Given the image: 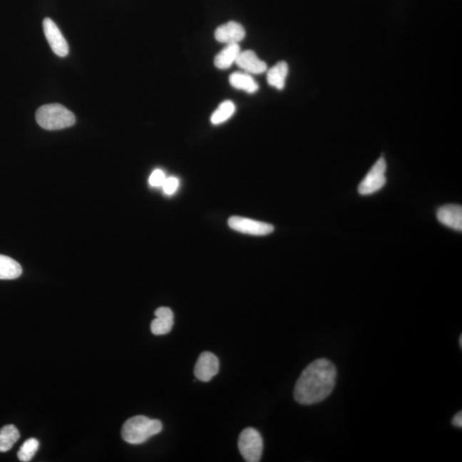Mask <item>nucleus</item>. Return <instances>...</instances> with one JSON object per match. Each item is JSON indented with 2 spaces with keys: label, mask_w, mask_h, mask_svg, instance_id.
Returning <instances> with one entry per match:
<instances>
[{
  "label": "nucleus",
  "mask_w": 462,
  "mask_h": 462,
  "mask_svg": "<svg viewBox=\"0 0 462 462\" xmlns=\"http://www.w3.org/2000/svg\"><path fill=\"white\" fill-rule=\"evenodd\" d=\"M337 368L327 359L312 361L302 371L294 386L295 401L302 405L319 404L335 388Z\"/></svg>",
  "instance_id": "f257e3e1"
},
{
  "label": "nucleus",
  "mask_w": 462,
  "mask_h": 462,
  "mask_svg": "<svg viewBox=\"0 0 462 462\" xmlns=\"http://www.w3.org/2000/svg\"><path fill=\"white\" fill-rule=\"evenodd\" d=\"M163 423L158 419L138 415L128 419L122 428V438L130 444H141L147 442L152 436L160 433Z\"/></svg>",
  "instance_id": "f03ea898"
},
{
  "label": "nucleus",
  "mask_w": 462,
  "mask_h": 462,
  "mask_svg": "<svg viewBox=\"0 0 462 462\" xmlns=\"http://www.w3.org/2000/svg\"><path fill=\"white\" fill-rule=\"evenodd\" d=\"M36 122L46 130H58L76 123L74 113L60 104L42 106L36 111Z\"/></svg>",
  "instance_id": "7ed1b4c3"
},
{
  "label": "nucleus",
  "mask_w": 462,
  "mask_h": 462,
  "mask_svg": "<svg viewBox=\"0 0 462 462\" xmlns=\"http://www.w3.org/2000/svg\"><path fill=\"white\" fill-rule=\"evenodd\" d=\"M263 439L255 428L248 427L240 434L238 448L243 459L247 462H258L263 453Z\"/></svg>",
  "instance_id": "20e7f679"
},
{
  "label": "nucleus",
  "mask_w": 462,
  "mask_h": 462,
  "mask_svg": "<svg viewBox=\"0 0 462 462\" xmlns=\"http://www.w3.org/2000/svg\"><path fill=\"white\" fill-rule=\"evenodd\" d=\"M386 162L384 158H380L375 165L371 167L366 178L359 183L358 191L359 195H369L374 194L383 188L386 183L385 171H386Z\"/></svg>",
  "instance_id": "39448f33"
},
{
  "label": "nucleus",
  "mask_w": 462,
  "mask_h": 462,
  "mask_svg": "<svg viewBox=\"0 0 462 462\" xmlns=\"http://www.w3.org/2000/svg\"><path fill=\"white\" fill-rule=\"evenodd\" d=\"M228 225L238 232L252 235H267L273 232L274 227L267 222L234 216L230 217Z\"/></svg>",
  "instance_id": "423d86ee"
},
{
  "label": "nucleus",
  "mask_w": 462,
  "mask_h": 462,
  "mask_svg": "<svg viewBox=\"0 0 462 462\" xmlns=\"http://www.w3.org/2000/svg\"><path fill=\"white\" fill-rule=\"evenodd\" d=\"M43 29L53 53L58 57H66L68 54V43L54 21L48 17L43 20Z\"/></svg>",
  "instance_id": "0eeeda50"
},
{
  "label": "nucleus",
  "mask_w": 462,
  "mask_h": 462,
  "mask_svg": "<svg viewBox=\"0 0 462 462\" xmlns=\"http://www.w3.org/2000/svg\"><path fill=\"white\" fill-rule=\"evenodd\" d=\"M220 371V361L215 354L205 351L197 359L195 376L201 382H209Z\"/></svg>",
  "instance_id": "6e6552de"
},
{
  "label": "nucleus",
  "mask_w": 462,
  "mask_h": 462,
  "mask_svg": "<svg viewBox=\"0 0 462 462\" xmlns=\"http://www.w3.org/2000/svg\"><path fill=\"white\" fill-rule=\"evenodd\" d=\"M216 41L222 44H238L246 36L245 29L237 21H230L220 26L214 34Z\"/></svg>",
  "instance_id": "1a4fd4ad"
},
{
  "label": "nucleus",
  "mask_w": 462,
  "mask_h": 462,
  "mask_svg": "<svg viewBox=\"0 0 462 462\" xmlns=\"http://www.w3.org/2000/svg\"><path fill=\"white\" fill-rule=\"evenodd\" d=\"M235 64L250 75L263 74L267 71V64L260 59L255 51L251 50L241 51Z\"/></svg>",
  "instance_id": "9d476101"
},
{
  "label": "nucleus",
  "mask_w": 462,
  "mask_h": 462,
  "mask_svg": "<svg viewBox=\"0 0 462 462\" xmlns=\"http://www.w3.org/2000/svg\"><path fill=\"white\" fill-rule=\"evenodd\" d=\"M441 224L457 231L462 230V208L459 205H445L436 213Z\"/></svg>",
  "instance_id": "9b49d317"
},
{
  "label": "nucleus",
  "mask_w": 462,
  "mask_h": 462,
  "mask_svg": "<svg viewBox=\"0 0 462 462\" xmlns=\"http://www.w3.org/2000/svg\"><path fill=\"white\" fill-rule=\"evenodd\" d=\"M241 51V47L238 44L226 45L214 58V64L220 70H227L235 63Z\"/></svg>",
  "instance_id": "f8f14e48"
},
{
  "label": "nucleus",
  "mask_w": 462,
  "mask_h": 462,
  "mask_svg": "<svg viewBox=\"0 0 462 462\" xmlns=\"http://www.w3.org/2000/svg\"><path fill=\"white\" fill-rule=\"evenodd\" d=\"M289 75L288 63L278 62L267 71V83L271 87L282 90L285 87L287 76Z\"/></svg>",
  "instance_id": "ddd939ff"
},
{
  "label": "nucleus",
  "mask_w": 462,
  "mask_h": 462,
  "mask_svg": "<svg viewBox=\"0 0 462 462\" xmlns=\"http://www.w3.org/2000/svg\"><path fill=\"white\" fill-rule=\"evenodd\" d=\"M230 83L234 88L247 93H255L259 90V84L246 72H234L230 76Z\"/></svg>",
  "instance_id": "4468645a"
},
{
  "label": "nucleus",
  "mask_w": 462,
  "mask_h": 462,
  "mask_svg": "<svg viewBox=\"0 0 462 462\" xmlns=\"http://www.w3.org/2000/svg\"><path fill=\"white\" fill-rule=\"evenodd\" d=\"M23 269L19 262L6 255H0V279L13 280L19 277Z\"/></svg>",
  "instance_id": "2eb2a0df"
},
{
  "label": "nucleus",
  "mask_w": 462,
  "mask_h": 462,
  "mask_svg": "<svg viewBox=\"0 0 462 462\" xmlns=\"http://www.w3.org/2000/svg\"><path fill=\"white\" fill-rule=\"evenodd\" d=\"M19 438V431L15 426H3L0 430V452L10 451Z\"/></svg>",
  "instance_id": "dca6fc26"
},
{
  "label": "nucleus",
  "mask_w": 462,
  "mask_h": 462,
  "mask_svg": "<svg viewBox=\"0 0 462 462\" xmlns=\"http://www.w3.org/2000/svg\"><path fill=\"white\" fill-rule=\"evenodd\" d=\"M235 106L231 101H225L214 111L211 117V122L214 125H220L230 119L234 115Z\"/></svg>",
  "instance_id": "f3484780"
},
{
  "label": "nucleus",
  "mask_w": 462,
  "mask_h": 462,
  "mask_svg": "<svg viewBox=\"0 0 462 462\" xmlns=\"http://www.w3.org/2000/svg\"><path fill=\"white\" fill-rule=\"evenodd\" d=\"M174 325V319L163 318V317H156L151 323V332L153 335L163 336L166 335L171 332Z\"/></svg>",
  "instance_id": "a211bd4d"
},
{
  "label": "nucleus",
  "mask_w": 462,
  "mask_h": 462,
  "mask_svg": "<svg viewBox=\"0 0 462 462\" xmlns=\"http://www.w3.org/2000/svg\"><path fill=\"white\" fill-rule=\"evenodd\" d=\"M38 449V442L36 438H29L21 445L17 456L21 461L28 462L33 459Z\"/></svg>",
  "instance_id": "6ab92c4d"
},
{
  "label": "nucleus",
  "mask_w": 462,
  "mask_h": 462,
  "mask_svg": "<svg viewBox=\"0 0 462 462\" xmlns=\"http://www.w3.org/2000/svg\"><path fill=\"white\" fill-rule=\"evenodd\" d=\"M166 177L164 171L157 169L153 171L149 178V184L152 187H162L165 181Z\"/></svg>",
  "instance_id": "aec40b11"
},
{
  "label": "nucleus",
  "mask_w": 462,
  "mask_h": 462,
  "mask_svg": "<svg viewBox=\"0 0 462 462\" xmlns=\"http://www.w3.org/2000/svg\"><path fill=\"white\" fill-rule=\"evenodd\" d=\"M179 187V180L177 178H168L165 179L164 184H163L162 188L163 190L165 192L166 195H173L175 191L178 190Z\"/></svg>",
  "instance_id": "412c9836"
},
{
  "label": "nucleus",
  "mask_w": 462,
  "mask_h": 462,
  "mask_svg": "<svg viewBox=\"0 0 462 462\" xmlns=\"http://www.w3.org/2000/svg\"><path fill=\"white\" fill-rule=\"evenodd\" d=\"M156 317H163V318H170L174 319L173 312L171 311L170 308L161 307H158V309L154 312Z\"/></svg>",
  "instance_id": "4be33fe9"
},
{
  "label": "nucleus",
  "mask_w": 462,
  "mask_h": 462,
  "mask_svg": "<svg viewBox=\"0 0 462 462\" xmlns=\"http://www.w3.org/2000/svg\"><path fill=\"white\" fill-rule=\"evenodd\" d=\"M453 426H455L458 428L462 427V412L460 411L459 413H457L453 417L452 421Z\"/></svg>",
  "instance_id": "5701e85b"
},
{
  "label": "nucleus",
  "mask_w": 462,
  "mask_h": 462,
  "mask_svg": "<svg viewBox=\"0 0 462 462\" xmlns=\"http://www.w3.org/2000/svg\"><path fill=\"white\" fill-rule=\"evenodd\" d=\"M459 342H460V346H461V348H462V336L460 337Z\"/></svg>",
  "instance_id": "b1692460"
}]
</instances>
